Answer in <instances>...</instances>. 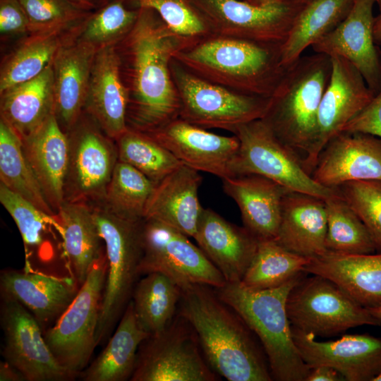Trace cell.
Here are the masks:
<instances>
[{
  "label": "cell",
  "instance_id": "obj_17",
  "mask_svg": "<svg viewBox=\"0 0 381 381\" xmlns=\"http://www.w3.org/2000/svg\"><path fill=\"white\" fill-rule=\"evenodd\" d=\"M375 3V0H355L344 20L311 47L315 53L349 61L375 95L381 90V49L373 35Z\"/></svg>",
  "mask_w": 381,
  "mask_h": 381
},
{
  "label": "cell",
  "instance_id": "obj_23",
  "mask_svg": "<svg viewBox=\"0 0 381 381\" xmlns=\"http://www.w3.org/2000/svg\"><path fill=\"white\" fill-rule=\"evenodd\" d=\"M193 238L226 282L242 280L259 242L243 226H237L211 208L204 207Z\"/></svg>",
  "mask_w": 381,
  "mask_h": 381
},
{
  "label": "cell",
  "instance_id": "obj_20",
  "mask_svg": "<svg viewBox=\"0 0 381 381\" xmlns=\"http://www.w3.org/2000/svg\"><path fill=\"white\" fill-rule=\"evenodd\" d=\"M311 176L331 188L351 181H381V139L363 133H339L321 151Z\"/></svg>",
  "mask_w": 381,
  "mask_h": 381
},
{
  "label": "cell",
  "instance_id": "obj_40",
  "mask_svg": "<svg viewBox=\"0 0 381 381\" xmlns=\"http://www.w3.org/2000/svg\"><path fill=\"white\" fill-rule=\"evenodd\" d=\"M116 142L119 160L132 166L155 184L183 164L147 133L128 128Z\"/></svg>",
  "mask_w": 381,
  "mask_h": 381
},
{
  "label": "cell",
  "instance_id": "obj_44",
  "mask_svg": "<svg viewBox=\"0 0 381 381\" xmlns=\"http://www.w3.org/2000/svg\"><path fill=\"white\" fill-rule=\"evenodd\" d=\"M358 216L381 252V181H356L335 188Z\"/></svg>",
  "mask_w": 381,
  "mask_h": 381
},
{
  "label": "cell",
  "instance_id": "obj_55",
  "mask_svg": "<svg viewBox=\"0 0 381 381\" xmlns=\"http://www.w3.org/2000/svg\"><path fill=\"white\" fill-rule=\"evenodd\" d=\"M373 381H381V373L377 375Z\"/></svg>",
  "mask_w": 381,
  "mask_h": 381
},
{
  "label": "cell",
  "instance_id": "obj_48",
  "mask_svg": "<svg viewBox=\"0 0 381 381\" xmlns=\"http://www.w3.org/2000/svg\"><path fill=\"white\" fill-rule=\"evenodd\" d=\"M343 377L335 369L325 365L311 368L306 381H340Z\"/></svg>",
  "mask_w": 381,
  "mask_h": 381
},
{
  "label": "cell",
  "instance_id": "obj_12",
  "mask_svg": "<svg viewBox=\"0 0 381 381\" xmlns=\"http://www.w3.org/2000/svg\"><path fill=\"white\" fill-rule=\"evenodd\" d=\"M141 246L140 275L159 272L181 289L192 284L219 288L226 283L219 270L188 236L162 222L143 219Z\"/></svg>",
  "mask_w": 381,
  "mask_h": 381
},
{
  "label": "cell",
  "instance_id": "obj_52",
  "mask_svg": "<svg viewBox=\"0 0 381 381\" xmlns=\"http://www.w3.org/2000/svg\"><path fill=\"white\" fill-rule=\"evenodd\" d=\"M255 6H264L275 3L283 2L289 0H243Z\"/></svg>",
  "mask_w": 381,
  "mask_h": 381
},
{
  "label": "cell",
  "instance_id": "obj_49",
  "mask_svg": "<svg viewBox=\"0 0 381 381\" xmlns=\"http://www.w3.org/2000/svg\"><path fill=\"white\" fill-rule=\"evenodd\" d=\"M21 373L6 361L0 363V381H25Z\"/></svg>",
  "mask_w": 381,
  "mask_h": 381
},
{
  "label": "cell",
  "instance_id": "obj_33",
  "mask_svg": "<svg viewBox=\"0 0 381 381\" xmlns=\"http://www.w3.org/2000/svg\"><path fill=\"white\" fill-rule=\"evenodd\" d=\"M80 23L67 29L32 33L4 63L0 93L40 75L53 61L59 50L78 35Z\"/></svg>",
  "mask_w": 381,
  "mask_h": 381
},
{
  "label": "cell",
  "instance_id": "obj_47",
  "mask_svg": "<svg viewBox=\"0 0 381 381\" xmlns=\"http://www.w3.org/2000/svg\"><path fill=\"white\" fill-rule=\"evenodd\" d=\"M30 32L26 14L19 0H0V32L13 36Z\"/></svg>",
  "mask_w": 381,
  "mask_h": 381
},
{
  "label": "cell",
  "instance_id": "obj_31",
  "mask_svg": "<svg viewBox=\"0 0 381 381\" xmlns=\"http://www.w3.org/2000/svg\"><path fill=\"white\" fill-rule=\"evenodd\" d=\"M1 94V118L23 139L54 114L52 62L37 76Z\"/></svg>",
  "mask_w": 381,
  "mask_h": 381
},
{
  "label": "cell",
  "instance_id": "obj_2",
  "mask_svg": "<svg viewBox=\"0 0 381 381\" xmlns=\"http://www.w3.org/2000/svg\"><path fill=\"white\" fill-rule=\"evenodd\" d=\"M178 311L194 329L210 368L228 381H272L269 362L255 333L214 287L181 289Z\"/></svg>",
  "mask_w": 381,
  "mask_h": 381
},
{
  "label": "cell",
  "instance_id": "obj_13",
  "mask_svg": "<svg viewBox=\"0 0 381 381\" xmlns=\"http://www.w3.org/2000/svg\"><path fill=\"white\" fill-rule=\"evenodd\" d=\"M213 35L283 43L303 7L291 1L255 6L243 0H193Z\"/></svg>",
  "mask_w": 381,
  "mask_h": 381
},
{
  "label": "cell",
  "instance_id": "obj_14",
  "mask_svg": "<svg viewBox=\"0 0 381 381\" xmlns=\"http://www.w3.org/2000/svg\"><path fill=\"white\" fill-rule=\"evenodd\" d=\"M1 299L4 360L18 370L25 381H66L75 378L57 361L32 314L13 298L1 296Z\"/></svg>",
  "mask_w": 381,
  "mask_h": 381
},
{
  "label": "cell",
  "instance_id": "obj_25",
  "mask_svg": "<svg viewBox=\"0 0 381 381\" xmlns=\"http://www.w3.org/2000/svg\"><path fill=\"white\" fill-rule=\"evenodd\" d=\"M97 50L76 36L59 50L52 61L54 114L61 126L70 129L78 121Z\"/></svg>",
  "mask_w": 381,
  "mask_h": 381
},
{
  "label": "cell",
  "instance_id": "obj_16",
  "mask_svg": "<svg viewBox=\"0 0 381 381\" xmlns=\"http://www.w3.org/2000/svg\"><path fill=\"white\" fill-rule=\"evenodd\" d=\"M147 134L187 167L222 180L234 176L240 146L235 135H218L180 117Z\"/></svg>",
  "mask_w": 381,
  "mask_h": 381
},
{
  "label": "cell",
  "instance_id": "obj_4",
  "mask_svg": "<svg viewBox=\"0 0 381 381\" xmlns=\"http://www.w3.org/2000/svg\"><path fill=\"white\" fill-rule=\"evenodd\" d=\"M331 73L328 55L301 56L286 67L262 119L303 165L315 145L320 104Z\"/></svg>",
  "mask_w": 381,
  "mask_h": 381
},
{
  "label": "cell",
  "instance_id": "obj_1",
  "mask_svg": "<svg viewBox=\"0 0 381 381\" xmlns=\"http://www.w3.org/2000/svg\"><path fill=\"white\" fill-rule=\"evenodd\" d=\"M120 42L128 92V128L147 133L179 118L180 99L171 62L199 41L173 32L155 11L139 8L133 27Z\"/></svg>",
  "mask_w": 381,
  "mask_h": 381
},
{
  "label": "cell",
  "instance_id": "obj_45",
  "mask_svg": "<svg viewBox=\"0 0 381 381\" xmlns=\"http://www.w3.org/2000/svg\"><path fill=\"white\" fill-rule=\"evenodd\" d=\"M19 1L28 18L31 34L73 28L90 13L68 0Z\"/></svg>",
  "mask_w": 381,
  "mask_h": 381
},
{
  "label": "cell",
  "instance_id": "obj_9",
  "mask_svg": "<svg viewBox=\"0 0 381 381\" xmlns=\"http://www.w3.org/2000/svg\"><path fill=\"white\" fill-rule=\"evenodd\" d=\"M209 365L197 334L177 311L160 332L140 344L131 381H217Z\"/></svg>",
  "mask_w": 381,
  "mask_h": 381
},
{
  "label": "cell",
  "instance_id": "obj_46",
  "mask_svg": "<svg viewBox=\"0 0 381 381\" xmlns=\"http://www.w3.org/2000/svg\"><path fill=\"white\" fill-rule=\"evenodd\" d=\"M342 131L367 133L381 139V90Z\"/></svg>",
  "mask_w": 381,
  "mask_h": 381
},
{
  "label": "cell",
  "instance_id": "obj_24",
  "mask_svg": "<svg viewBox=\"0 0 381 381\" xmlns=\"http://www.w3.org/2000/svg\"><path fill=\"white\" fill-rule=\"evenodd\" d=\"M224 192L238 207L243 226L259 241L275 240L288 190L262 176L246 174L222 179Z\"/></svg>",
  "mask_w": 381,
  "mask_h": 381
},
{
  "label": "cell",
  "instance_id": "obj_42",
  "mask_svg": "<svg viewBox=\"0 0 381 381\" xmlns=\"http://www.w3.org/2000/svg\"><path fill=\"white\" fill-rule=\"evenodd\" d=\"M121 1L133 8L155 11L173 32L182 37L200 41L212 36L207 23L193 0Z\"/></svg>",
  "mask_w": 381,
  "mask_h": 381
},
{
  "label": "cell",
  "instance_id": "obj_51",
  "mask_svg": "<svg viewBox=\"0 0 381 381\" xmlns=\"http://www.w3.org/2000/svg\"><path fill=\"white\" fill-rule=\"evenodd\" d=\"M373 35L375 44L381 45V12L379 16L375 17Z\"/></svg>",
  "mask_w": 381,
  "mask_h": 381
},
{
  "label": "cell",
  "instance_id": "obj_39",
  "mask_svg": "<svg viewBox=\"0 0 381 381\" xmlns=\"http://www.w3.org/2000/svg\"><path fill=\"white\" fill-rule=\"evenodd\" d=\"M324 200L327 214V251L366 254L377 250L367 228L339 192Z\"/></svg>",
  "mask_w": 381,
  "mask_h": 381
},
{
  "label": "cell",
  "instance_id": "obj_30",
  "mask_svg": "<svg viewBox=\"0 0 381 381\" xmlns=\"http://www.w3.org/2000/svg\"><path fill=\"white\" fill-rule=\"evenodd\" d=\"M65 257L72 277L80 286L105 254L92 209L85 202L65 201L57 211Z\"/></svg>",
  "mask_w": 381,
  "mask_h": 381
},
{
  "label": "cell",
  "instance_id": "obj_54",
  "mask_svg": "<svg viewBox=\"0 0 381 381\" xmlns=\"http://www.w3.org/2000/svg\"><path fill=\"white\" fill-rule=\"evenodd\" d=\"M296 4H299V5H305L306 4L308 3L309 1H310L311 0H289Z\"/></svg>",
  "mask_w": 381,
  "mask_h": 381
},
{
  "label": "cell",
  "instance_id": "obj_3",
  "mask_svg": "<svg viewBox=\"0 0 381 381\" xmlns=\"http://www.w3.org/2000/svg\"><path fill=\"white\" fill-rule=\"evenodd\" d=\"M282 44L213 35L180 51L174 59L227 89L270 97L286 68L281 62Z\"/></svg>",
  "mask_w": 381,
  "mask_h": 381
},
{
  "label": "cell",
  "instance_id": "obj_7",
  "mask_svg": "<svg viewBox=\"0 0 381 381\" xmlns=\"http://www.w3.org/2000/svg\"><path fill=\"white\" fill-rule=\"evenodd\" d=\"M180 99L179 117L199 127L233 133L239 126L262 119L270 97L242 94L206 80L177 61L170 65Z\"/></svg>",
  "mask_w": 381,
  "mask_h": 381
},
{
  "label": "cell",
  "instance_id": "obj_35",
  "mask_svg": "<svg viewBox=\"0 0 381 381\" xmlns=\"http://www.w3.org/2000/svg\"><path fill=\"white\" fill-rule=\"evenodd\" d=\"M181 289L169 277L151 272L140 279L131 301L138 323L149 335L162 331L176 315Z\"/></svg>",
  "mask_w": 381,
  "mask_h": 381
},
{
  "label": "cell",
  "instance_id": "obj_18",
  "mask_svg": "<svg viewBox=\"0 0 381 381\" xmlns=\"http://www.w3.org/2000/svg\"><path fill=\"white\" fill-rule=\"evenodd\" d=\"M68 141L65 201L102 200L119 160L116 146L88 126L75 130Z\"/></svg>",
  "mask_w": 381,
  "mask_h": 381
},
{
  "label": "cell",
  "instance_id": "obj_21",
  "mask_svg": "<svg viewBox=\"0 0 381 381\" xmlns=\"http://www.w3.org/2000/svg\"><path fill=\"white\" fill-rule=\"evenodd\" d=\"M80 285L73 277H57L35 272L2 270L1 296L13 298L25 307L42 329L59 318L73 301Z\"/></svg>",
  "mask_w": 381,
  "mask_h": 381
},
{
  "label": "cell",
  "instance_id": "obj_50",
  "mask_svg": "<svg viewBox=\"0 0 381 381\" xmlns=\"http://www.w3.org/2000/svg\"><path fill=\"white\" fill-rule=\"evenodd\" d=\"M81 8L90 11L95 8L99 4L98 0H68Z\"/></svg>",
  "mask_w": 381,
  "mask_h": 381
},
{
  "label": "cell",
  "instance_id": "obj_38",
  "mask_svg": "<svg viewBox=\"0 0 381 381\" xmlns=\"http://www.w3.org/2000/svg\"><path fill=\"white\" fill-rule=\"evenodd\" d=\"M155 185L132 166L118 160L102 200L103 207L123 219L142 221Z\"/></svg>",
  "mask_w": 381,
  "mask_h": 381
},
{
  "label": "cell",
  "instance_id": "obj_19",
  "mask_svg": "<svg viewBox=\"0 0 381 381\" xmlns=\"http://www.w3.org/2000/svg\"><path fill=\"white\" fill-rule=\"evenodd\" d=\"M292 337L304 362L311 368L325 365L348 381H373L381 373V338L368 334H345L318 341L291 326Z\"/></svg>",
  "mask_w": 381,
  "mask_h": 381
},
{
  "label": "cell",
  "instance_id": "obj_56",
  "mask_svg": "<svg viewBox=\"0 0 381 381\" xmlns=\"http://www.w3.org/2000/svg\"><path fill=\"white\" fill-rule=\"evenodd\" d=\"M375 3L377 4L379 9L381 12V0H375Z\"/></svg>",
  "mask_w": 381,
  "mask_h": 381
},
{
  "label": "cell",
  "instance_id": "obj_8",
  "mask_svg": "<svg viewBox=\"0 0 381 381\" xmlns=\"http://www.w3.org/2000/svg\"><path fill=\"white\" fill-rule=\"evenodd\" d=\"M107 272L105 253L93 265L71 304L44 332L57 361L75 377L87 366L97 346L96 332Z\"/></svg>",
  "mask_w": 381,
  "mask_h": 381
},
{
  "label": "cell",
  "instance_id": "obj_28",
  "mask_svg": "<svg viewBox=\"0 0 381 381\" xmlns=\"http://www.w3.org/2000/svg\"><path fill=\"white\" fill-rule=\"evenodd\" d=\"M303 271L329 279L368 309L381 306V252L342 254L327 251L312 258Z\"/></svg>",
  "mask_w": 381,
  "mask_h": 381
},
{
  "label": "cell",
  "instance_id": "obj_15",
  "mask_svg": "<svg viewBox=\"0 0 381 381\" xmlns=\"http://www.w3.org/2000/svg\"><path fill=\"white\" fill-rule=\"evenodd\" d=\"M332 73L318 116L317 136L303 167L310 175L327 143L360 114L374 97L363 75L346 59L330 56Z\"/></svg>",
  "mask_w": 381,
  "mask_h": 381
},
{
  "label": "cell",
  "instance_id": "obj_5",
  "mask_svg": "<svg viewBox=\"0 0 381 381\" xmlns=\"http://www.w3.org/2000/svg\"><path fill=\"white\" fill-rule=\"evenodd\" d=\"M303 272L273 289L253 290L238 282L214 288L218 296L243 319L260 341L273 380L306 381L310 368L303 360L292 337L286 312L291 289Z\"/></svg>",
  "mask_w": 381,
  "mask_h": 381
},
{
  "label": "cell",
  "instance_id": "obj_10",
  "mask_svg": "<svg viewBox=\"0 0 381 381\" xmlns=\"http://www.w3.org/2000/svg\"><path fill=\"white\" fill-rule=\"evenodd\" d=\"M286 312L292 327L315 337H332L365 325L379 326L368 308L317 274L305 275L291 289Z\"/></svg>",
  "mask_w": 381,
  "mask_h": 381
},
{
  "label": "cell",
  "instance_id": "obj_6",
  "mask_svg": "<svg viewBox=\"0 0 381 381\" xmlns=\"http://www.w3.org/2000/svg\"><path fill=\"white\" fill-rule=\"evenodd\" d=\"M99 233L104 244L107 272L101 301L97 346L109 339L131 300L141 276L143 221L123 219L104 207L92 209Z\"/></svg>",
  "mask_w": 381,
  "mask_h": 381
},
{
  "label": "cell",
  "instance_id": "obj_37",
  "mask_svg": "<svg viewBox=\"0 0 381 381\" xmlns=\"http://www.w3.org/2000/svg\"><path fill=\"white\" fill-rule=\"evenodd\" d=\"M310 260L288 250L275 240L260 241L241 282L253 290L276 288L303 272Z\"/></svg>",
  "mask_w": 381,
  "mask_h": 381
},
{
  "label": "cell",
  "instance_id": "obj_43",
  "mask_svg": "<svg viewBox=\"0 0 381 381\" xmlns=\"http://www.w3.org/2000/svg\"><path fill=\"white\" fill-rule=\"evenodd\" d=\"M0 202L14 220L25 250L29 247L36 248L43 243V235L48 226H52L60 234L61 226L56 214L43 212L1 183Z\"/></svg>",
  "mask_w": 381,
  "mask_h": 381
},
{
  "label": "cell",
  "instance_id": "obj_34",
  "mask_svg": "<svg viewBox=\"0 0 381 381\" xmlns=\"http://www.w3.org/2000/svg\"><path fill=\"white\" fill-rule=\"evenodd\" d=\"M355 0H311L303 6L281 45V62L286 68L308 47L332 31L347 16Z\"/></svg>",
  "mask_w": 381,
  "mask_h": 381
},
{
  "label": "cell",
  "instance_id": "obj_36",
  "mask_svg": "<svg viewBox=\"0 0 381 381\" xmlns=\"http://www.w3.org/2000/svg\"><path fill=\"white\" fill-rule=\"evenodd\" d=\"M0 181L13 192L43 212L54 215L25 155L23 140L13 128L0 119Z\"/></svg>",
  "mask_w": 381,
  "mask_h": 381
},
{
  "label": "cell",
  "instance_id": "obj_41",
  "mask_svg": "<svg viewBox=\"0 0 381 381\" xmlns=\"http://www.w3.org/2000/svg\"><path fill=\"white\" fill-rule=\"evenodd\" d=\"M139 9L121 0H107L80 23L77 38L97 49L121 41L133 27Z\"/></svg>",
  "mask_w": 381,
  "mask_h": 381
},
{
  "label": "cell",
  "instance_id": "obj_29",
  "mask_svg": "<svg viewBox=\"0 0 381 381\" xmlns=\"http://www.w3.org/2000/svg\"><path fill=\"white\" fill-rule=\"evenodd\" d=\"M325 200L306 193L287 191L275 241L296 254L315 258L327 252Z\"/></svg>",
  "mask_w": 381,
  "mask_h": 381
},
{
  "label": "cell",
  "instance_id": "obj_27",
  "mask_svg": "<svg viewBox=\"0 0 381 381\" xmlns=\"http://www.w3.org/2000/svg\"><path fill=\"white\" fill-rule=\"evenodd\" d=\"M199 171L181 164L155 185L144 219L159 221L193 237L203 207L198 199Z\"/></svg>",
  "mask_w": 381,
  "mask_h": 381
},
{
  "label": "cell",
  "instance_id": "obj_53",
  "mask_svg": "<svg viewBox=\"0 0 381 381\" xmlns=\"http://www.w3.org/2000/svg\"><path fill=\"white\" fill-rule=\"evenodd\" d=\"M373 316L377 320L379 326H381V306L368 309Z\"/></svg>",
  "mask_w": 381,
  "mask_h": 381
},
{
  "label": "cell",
  "instance_id": "obj_22",
  "mask_svg": "<svg viewBox=\"0 0 381 381\" xmlns=\"http://www.w3.org/2000/svg\"><path fill=\"white\" fill-rule=\"evenodd\" d=\"M128 92L114 45L97 50L92 65L85 107L105 135L116 140L128 130Z\"/></svg>",
  "mask_w": 381,
  "mask_h": 381
},
{
  "label": "cell",
  "instance_id": "obj_57",
  "mask_svg": "<svg viewBox=\"0 0 381 381\" xmlns=\"http://www.w3.org/2000/svg\"><path fill=\"white\" fill-rule=\"evenodd\" d=\"M105 0H98V2L101 3V5L104 2Z\"/></svg>",
  "mask_w": 381,
  "mask_h": 381
},
{
  "label": "cell",
  "instance_id": "obj_11",
  "mask_svg": "<svg viewBox=\"0 0 381 381\" xmlns=\"http://www.w3.org/2000/svg\"><path fill=\"white\" fill-rule=\"evenodd\" d=\"M232 133L240 143L234 167V176L260 175L288 190L323 200L338 193L336 188L317 183L297 155L275 135L262 119L241 125Z\"/></svg>",
  "mask_w": 381,
  "mask_h": 381
},
{
  "label": "cell",
  "instance_id": "obj_26",
  "mask_svg": "<svg viewBox=\"0 0 381 381\" xmlns=\"http://www.w3.org/2000/svg\"><path fill=\"white\" fill-rule=\"evenodd\" d=\"M22 140L25 155L44 195L56 214L65 202L69 159L68 137L54 114Z\"/></svg>",
  "mask_w": 381,
  "mask_h": 381
},
{
  "label": "cell",
  "instance_id": "obj_32",
  "mask_svg": "<svg viewBox=\"0 0 381 381\" xmlns=\"http://www.w3.org/2000/svg\"><path fill=\"white\" fill-rule=\"evenodd\" d=\"M148 336L137 322L131 300L104 349L79 377L84 381L130 380L138 348Z\"/></svg>",
  "mask_w": 381,
  "mask_h": 381
}]
</instances>
